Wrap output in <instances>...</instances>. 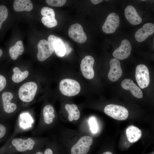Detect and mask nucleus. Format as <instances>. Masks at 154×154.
<instances>
[{"instance_id":"nucleus-9","label":"nucleus","mask_w":154,"mask_h":154,"mask_svg":"<svg viewBox=\"0 0 154 154\" xmlns=\"http://www.w3.org/2000/svg\"><path fill=\"white\" fill-rule=\"evenodd\" d=\"M69 37L75 41L82 43L86 40L87 37L82 25L78 23L72 25L68 32Z\"/></svg>"},{"instance_id":"nucleus-1","label":"nucleus","mask_w":154,"mask_h":154,"mask_svg":"<svg viewBox=\"0 0 154 154\" xmlns=\"http://www.w3.org/2000/svg\"><path fill=\"white\" fill-rule=\"evenodd\" d=\"M80 86L76 80L70 79H65L60 82L59 89L61 93L68 96H75L80 92Z\"/></svg>"},{"instance_id":"nucleus-10","label":"nucleus","mask_w":154,"mask_h":154,"mask_svg":"<svg viewBox=\"0 0 154 154\" xmlns=\"http://www.w3.org/2000/svg\"><path fill=\"white\" fill-rule=\"evenodd\" d=\"M40 12L43 16L41 18V21L44 25L51 28L57 25V22L55 18L54 11L52 9L44 7L41 9Z\"/></svg>"},{"instance_id":"nucleus-33","label":"nucleus","mask_w":154,"mask_h":154,"mask_svg":"<svg viewBox=\"0 0 154 154\" xmlns=\"http://www.w3.org/2000/svg\"><path fill=\"white\" fill-rule=\"evenodd\" d=\"M102 154H113L112 153L109 151H107L104 153Z\"/></svg>"},{"instance_id":"nucleus-17","label":"nucleus","mask_w":154,"mask_h":154,"mask_svg":"<svg viewBox=\"0 0 154 154\" xmlns=\"http://www.w3.org/2000/svg\"><path fill=\"white\" fill-rule=\"evenodd\" d=\"M124 13L126 18L131 24L136 25L141 23V18L132 6H127L125 9Z\"/></svg>"},{"instance_id":"nucleus-30","label":"nucleus","mask_w":154,"mask_h":154,"mask_svg":"<svg viewBox=\"0 0 154 154\" xmlns=\"http://www.w3.org/2000/svg\"><path fill=\"white\" fill-rule=\"evenodd\" d=\"M44 154H53V153L51 149L48 148L45 150Z\"/></svg>"},{"instance_id":"nucleus-31","label":"nucleus","mask_w":154,"mask_h":154,"mask_svg":"<svg viewBox=\"0 0 154 154\" xmlns=\"http://www.w3.org/2000/svg\"><path fill=\"white\" fill-rule=\"evenodd\" d=\"M102 0H91V2L94 4H97L102 1Z\"/></svg>"},{"instance_id":"nucleus-24","label":"nucleus","mask_w":154,"mask_h":154,"mask_svg":"<svg viewBox=\"0 0 154 154\" xmlns=\"http://www.w3.org/2000/svg\"><path fill=\"white\" fill-rule=\"evenodd\" d=\"M13 71L14 74L12 76V79L14 82L18 83L21 82L28 77L29 72L27 70L21 72L19 68L14 67Z\"/></svg>"},{"instance_id":"nucleus-25","label":"nucleus","mask_w":154,"mask_h":154,"mask_svg":"<svg viewBox=\"0 0 154 154\" xmlns=\"http://www.w3.org/2000/svg\"><path fill=\"white\" fill-rule=\"evenodd\" d=\"M8 15V10L6 6L0 4V31L2 29L4 23L7 20Z\"/></svg>"},{"instance_id":"nucleus-15","label":"nucleus","mask_w":154,"mask_h":154,"mask_svg":"<svg viewBox=\"0 0 154 154\" xmlns=\"http://www.w3.org/2000/svg\"><path fill=\"white\" fill-rule=\"evenodd\" d=\"M154 32V24L150 23H147L136 31L135 34V38L137 41L142 42L148 37L153 34Z\"/></svg>"},{"instance_id":"nucleus-14","label":"nucleus","mask_w":154,"mask_h":154,"mask_svg":"<svg viewBox=\"0 0 154 154\" xmlns=\"http://www.w3.org/2000/svg\"><path fill=\"white\" fill-rule=\"evenodd\" d=\"M110 69L108 74L109 79L112 82L117 80L121 77L122 70L120 61L117 59L113 58L110 62Z\"/></svg>"},{"instance_id":"nucleus-26","label":"nucleus","mask_w":154,"mask_h":154,"mask_svg":"<svg viewBox=\"0 0 154 154\" xmlns=\"http://www.w3.org/2000/svg\"><path fill=\"white\" fill-rule=\"evenodd\" d=\"M65 0H46V3L49 5L53 7H60L64 5L66 3Z\"/></svg>"},{"instance_id":"nucleus-34","label":"nucleus","mask_w":154,"mask_h":154,"mask_svg":"<svg viewBox=\"0 0 154 154\" xmlns=\"http://www.w3.org/2000/svg\"><path fill=\"white\" fill-rule=\"evenodd\" d=\"M35 154H43L41 152H38Z\"/></svg>"},{"instance_id":"nucleus-7","label":"nucleus","mask_w":154,"mask_h":154,"mask_svg":"<svg viewBox=\"0 0 154 154\" xmlns=\"http://www.w3.org/2000/svg\"><path fill=\"white\" fill-rule=\"evenodd\" d=\"M94 62L93 57L89 55L85 56L81 61V70L83 76L87 79H92L94 76L93 69Z\"/></svg>"},{"instance_id":"nucleus-8","label":"nucleus","mask_w":154,"mask_h":154,"mask_svg":"<svg viewBox=\"0 0 154 154\" xmlns=\"http://www.w3.org/2000/svg\"><path fill=\"white\" fill-rule=\"evenodd\" d=\"M120 23L119 16L116 13H112L108 16L102 27L103 31L107 34L114 32L119 27Z\"/></svg>"},{"instance_id":"nucleus-4","label":"nucleus","mask_w":154,"mask_h":154,"mask_svg":"<svg viewBox=\"0 0 154 154\" xmlns=\"http://www.w3.org/2000/svg\"><path fill=\"white\" fill-rule=\"evenodd\" d=\"M135 76L136 81L141 89L147 87L150 81L149 69L144 64H139L136 67Z\"/></svg>"},{"instance_id":"nucleus-3","label":"nucleus","mask_w":154,"mask_h":154,"mask_svg":"<svg viewBox=\"0 0 154 154\" xmlns=\"http://www.w3.org/2000/svg\"><path fill=\"white\" fill-rule=\"evenodd\" d=\"M105 113L113 118L118 120H123L128 117L129 113L125 107L117 105L110 104L104 109Z\"/></svg>"},{"instance_id":"nucleus-2","label":"nucleus","mask_w":154,"mask_h":154,"mask_svg":"<svg viewBox=\"0 0 154 154\" xmlns=\"http://www.w3.org/2000/svg\"><path fill=\"white\" fill-rule=\"evenodd\" d=\"M37 89V86L33 82H29L23 84L19 88V96L23 102H29L33 99Z\"/></svg>"},{"instance_id":"nucleus-27","label":"nucleus","mask_w":154,"mask_h":154,"mask_svg":"<svg viewBox=\"0 0 154 154\" xmlns=\"http://www.w3.org/2000/svg\"><path fill=\"white\" fill-rule=\"evenodd\" d=\"M88 122L92 132L96 133L98 131V126L95 119L94 117H91L89 118Z\"/></svg>"},{"instance_id":"nucleus-18","label":"nucleus","mask_w":154,"mask_h":154,"mask_svg":"<svg viewBox=\"0 0 154 154\" xmlns=\"http://www.w3.org/2000/svg\"><path fill=\"white\" fill-rule=\"evenodd\" d=\"M13 97L12 94L10 92H5L2 94L3 109L7 113H13L17 109L16 105L11 102Z\"/></svg>"},{"instance_id":"nucleus-20","label":"nucleus","mask_w":154,"mask_h":154,"mask_svg":"<svg viewBox=\"0 0 154 154\" xmlns=\"http://www.w3.org/2000/svg\"><path fill=\"white\" fill-rule=\"evenodd\" d=\"M126 133L129 141L131 143L137 141L141 137L142 132L137 127L133 125L129 127L126 130Z\"/></svg>"},{"instance_id":"nucleus-12","label":"nucleus","mask_w":154,"mask_h":154,"mask_svg":"<svg viewBox=\"0 0 154 154\" xmlns=\"http://www.w3.org/2000/svg\"><path fill=\"white\" fill-rule=\"evenodd\" d=\"M48 41L52 46L54 51L58 56L62 57L64 56L66 53L65 44L61 38L51 35L48 36Z\"/></svg>"},{"instance_id":"nucleus-16","label":"nucleus","mask_w":154,"mask_h":154,"mask_svg":"<svg viewBox=\"0 0 154 154\" xmlns=\"http://www.w3.org/2000/svg\"><path fill=\"white\" fill-rule=\"evenodd\" d=\"M122 88L125 90H130L134 96L141 98L143 96V93L141 89L131 80L126 79L123 80L121 84Z\"/></svg>"},{"instance_id":"nucleus-19","label":"nucleus","mask_w":154,"mask_h":154,"mask_svg":"<svg viewBox=\"0 0 154 154\" xmlns=\"http://www.w3.org/2000/svg\"><path fill=\"white\" fill-rule=\"evenodd\" d=\"M33 5L30 0H15L13 3V7L17 12L29 11L32 10Z\"/></svg>"},{"instance_id":"nucleus-22","label":"nucleus","mask_w":154,"mask_h":154,"mask_svg":"<svg viewBox=\"0 0 154 154\" xmlns=\"http://www.w3.org/2000/svg\"><path fill=\"white\" fill-rule=\"evenodd\" d=\"M65 108L68 112V119L70 121L76 120L79 118L80 113L76 105L67 104L65 105Z\"/></svg>"},{"instance_id":"nucleus-13","label":"nucleus","mask_w":154,"mask_h":154,"mask_svg":"<svg viewBox=\"0 0 154 154\" xmlns=\"http://www.w3.org/2000/svg\"><path fill=\"white\" fill-rule=\"evenodd\" d=\"M11 143L17 151L25 152L32 150L35 142L33 139L30 138H29L27 139L17 138L13 139Z\"/></svg>"},{"instance_id":"nucleus-5","label":"nucleus","mask_w":154,"mask_h":154,"mask_svg":"<svg viewBox=\"0 0 154 154\" xmlns=\"http://www.w3.org/2000/svg\"><path fill=\"white\" fill-rule=\"evenodd\" d=\"M93 142L91 137L84 136L81 137L71 149V154H86Z\"/></svg>"},{"instance_id":"nucleus-21","label":"nucleus","mask_w":154,"mask_h":154,"mask_svg":"<svg viewBox=\"0 0 154 154\" xmlns=\"http://www.w3.org/2000/svg\"><path fill=\"white\" fill-rule=\"evenodd\" d=\"M24 51V47L23 42L19 40L13 46L10 48L9 53L11 58L16 60L19 55H22Z\"/></svg>"},{"instance_id":"nucleus-11","label":"nucleus","mask_w":154,"mask_h":154,"mask_svg":"<svg viewBox=\"0 0 154 154\" xmlns=\"http://www.w3.org/2000/svg\"><path fill=\"white\" fill-rule=\"evenodd\" d=\"M131 50L129 42L127 39H124L121 41L120 46L113 52V56L116 59L123 60L129 57Z\"/></svg>"},{"instance_id":"nucleus-32","label":"nucleus","mask_w":154,"mask_h":154,"mask_svg":"<svg viewBox=\"0 0 154 154\" xmlns=\"http://www.w3.org/2000/svg\"><path fill=\"white\" fill-rule=\"evenodd\" d=\"M3 54V51L0 48V58L2 56Z\"/></svg>"},{"instance_id":"nucleus-28","label":"nucleus","mask_w":154,"mask_h":154,"mask_svg":"<svg viewBox=\"0 0 154 154\" xmlns=\"http://www.w3.org/2000/svg\"><path fill=\"white\" fill-rule=\"evenodd\" d=\"M6 80L3 76L0 75V92L3 90L6 86Z\"/></svg>"},{"instance_id":"nucleus-23","label":"nucleus","mask_w":154,"mask_h":154,"mask_svg":"<svg viewBox=\"0 0 154 154\" xmlns=\"http://www.w3.org/2000/svg\"><path fill=\"white\" fill-rule=\"evenodd\" d=\"M54 109L50 105H47L44 108L43 114L44 120L45 123L47 124L52 123L54 118Z\"/></svg>"},{"instance_id":"nucleus-6","label":"nucleus","mask_w":154,"mask_h":154,"mask_svg":"<svg viewBox=\"0 0 154 154\" xmlns=\"http://www.w3.org/2000/svg\"><path fill=\"white\" fill-rule=\"evenodd\" d=\"M38 52L37 58L40 61H43L49 57L54 51L53 48L47 40H40L37 45Z\"/></svg>"},{"instance_id":"nucleus-29","label":"nucleus","mask_w":154,"mask_h":154,"mask_svg":"<svg viewBox=\"0 0 154 154\" xmlns=\"http://www.w3.org/2000/svg\"><path fill=\"white\" fill-rule=\"evenodd\" d=\"M6 132V128L5 127L0 124V139L3 137L5 135Z\"/></svg>"}]
</instances>
